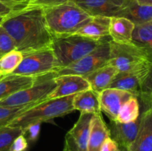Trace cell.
I'll list each match as a JSON object with an SVG mask.
<instances>
[{"mask_svg": "<svg viewBox=\"0 0 152 151\" xmlns=\"http://www.w3.org/2000/svg\"><path fill=\"white\" fill-rule=\"evenodd\" d=\"M1 26L22 54L50 48L53 36L48 29L43 7L40 6L31 4L5 16Z\"/></svg>", "mask_w": 152, "mask_h": 151, "instance_id": "cell-1", "label": "cell"}, {"mask_svg": "<svg viewBox=\"0 0 152 151\" xmlns=\"http://www.w3.org/2000/svg\"><path fill=\"white\" fill-rule=\"evenodd\" d=\"M43 11L48 29L53 37L76 34L92 18L73 0L44 7Z\"/></svg>", "mask_w": 152, "mask_h": 151, "instance_id": "cell-2", "label": "cell"}, {"mask_svg": "<svg viewBox=\"0 0 152 151\" xmlns=\"http://www.w3.org/2000/svg\"><path fill=\"white\" fill-rule=\"evenodd\" d=\"M74 95L65 97L45 99L21 113L7 126L18 127L26 131L28 127L40 124L56 118L62 117L74 111L73 99Z\"/></svg>", "mask_w": 152, "mask_h": 151, "instance_id": "cell-3", "label": "cell"}, {"mask_svg": "<svg viewBox=\"0 0 152 151\" xmlns=\"http://www.w3.org/2000/svg\"><path fill=\"white\" fill-rule=\"evenodd\" d=\"M108 64L118 72L148 74L151 73L152 53L132 42L117 44L110 41Z\"/></svg>", "mask_w": 152, "mask_h": 151, "instance_id": "cell-4", "label": "cell"}, {"mask_svg": "<svg viewBox=\"0 0 152 151\" xmlns=\"http://www.w3.org/2000/svg\"><path fill=\"white\" fill-rule=\"evenodd\" d=\"M102 41L91 39L77 34L53 37L50 48L54 58V71L77 62L94 50Z\"/></svg>", "mask_w": 152, "mask_h": 151, "instance_id": "cell-5", "label": "cell"}, {"mask_svg": "<svg viewBox=\"0 0 152 151\" xmlns=\"http://www.w3.org/2000/svg\"><path fill=\"white\" fill-rule=\"evenodd\" d=\"M56 72L36 77L34 84L28 88L13 93L0 100V107H22L34 105L48 99L56 88L54 77Z\"/></svg>", "mask_w": 152, "mask_h": 151, "instance_id": "cell-6", "label": "cell"}, {"mask_svg": "<svg viewBox=\"0 0 152 151\" xmlns=\"http://www.w3.org/2000/svg\"><path fill=\"white\" fill-rule=\"evenodd\" d=\"M111 39L103 40L96 48L77 62L56 71V76L77 75L84 76L92 71L108 65Z\"/></svg>", "mask_w": 152, "mask_h": 151, "instance_id": "cell-7", "label": "cell"}, {"mask_svg": "<svg viewBox=\"0 0 152 151\" xmlns=\"http://www.w3.org/2000/svg\"><path fill=\"white\" fill-rule=\"evenodd\" d=\"M54 70V58L48 48L23 54L22 62L11 74L37 77Z\"/></svg>", "mask_w": 152, "mask_h": 151, "instance_id": "cell-8", "label": "cell"}, {"mask_svg": "<svg viewBox=\"0 0 152 151\" xmlns=\"http://www.w3.org/2000/svg\"><path fill=\"white\" fill-rule=\"evenodd\" d=\"M91 16L122 17L132 0H73Z\"/></svg>", "mask_w": 152, "mask_h": 151, "instance_id": "cell-9", "label": "cell"}, {"mask_svg": "<svg viewBox=\"0 0 152 151\" xmlns=\"http://www.w3.org/2000/svg\"><path fill=\"white\" fill-rule=\"evenodd\" d=\"M93 115L80 113L77 122L65 135L63 151H87L89 129Z\"/></svg>", "mask_w": 152, "mask_h": 151, "instance_id": "cell-10", "label": "cell"}, {"mask_svg": "<svg viewBox=\"0 0 152 151\" xmlns=\"http://www.w3.org/2000/svg\"><path fill=\"white\" fill-rule=\"evenodd\" d=\"M134 96L124 90L107 88L99 94L100 110L108 116L110 121H116L120 108L129 99Z\"/></svg>", "mask_w": 152, "mask_h": 151, "instance_id": "cell-11", "label": "cell"}, {"mask_svg": "<svg viewBox=\"0 0 152 151\" xmlns=\"http://www.w3.org/2000/svg\"><path fill=\"white\" fill-rule=\"evenodd\" d=\"M54 81L56 84V88L49 95L47 99L72 96L91 88L87 80L81 76H56Z\"/></svg>", "mask_w": 152, "mask_h": 151, "instance_id": "cell-12", "label": "cell"}, {"mask_svg": "<svg viewBox=\"0 0 152 151\" xmlns=\"http://www.w3.org/2000/svg\"><path fill=\"white\" fill-rule=\"evenodd\" d=\"M141 115L137 119L129 123H120L117 121H111L110 136L117 143L120 149L127 150L136 138L140 124Z\"/></svg>", "mask_w": 152, "mask_h": 151, "instance_id": "cell-13", "label": "cell"}, {"mask_svg": "<svg viewBox=\"0 0 152 151\" xmlns=\"http://www.w3.org/2000/svg\"><path fill=\"white\" fill-rule=\"evenodd\" d=\"M136 138L126 151H152V109L144 110Z\"/></svg>", "mask_w": 152, "mask_h": 151, "instance_id": "cell-14", "label": "cell"}, {"mask_svg": "<svg viewBox=\"0 0 152 151\" xmlns=\"http://www.w3.org/2000/svg\"><path fill=\"white\" fill-rule=\"evenodd\" d=\"M111 138L108 127L101 113L94 114L91 120L87 151H100L105 141Z\"/></svg>", "mask_w": 152, "mask_h": 151, "instance_id": "cell-15", "label": "cell"}, {"mask_svg": "<svg viewBox=\"0 0 152 151\" xmlns=\"http://www.w3.org/2000/svg\"><path fill=\"white\" fill-rule=\"evenodd\" d=\"M110 21L111 18L106 16H92L91 19L76 34L98 41L111 38L109 36Z\"/></svg>", "mask_w": 152, "mask_h": 151, "instance_id": "cell-16", "label": "cell"}, {"mask_svg": "<svg viewBox=\"0 0 152 151\" xmlns=\"http://www.w3.org/2000/svg\"><path fill=\"white\" fill-rule=\"evenodd\" d=\"M117 73L118 70L114 66L108 64L83 77L89 83L91 89L99 93L109 87Z\"/></svg>", "mask_w": 152, "mask_h": 151, "instance_id": "cell-17", "label": "cell"}, {"mask_svg": "<svg viewBox=\"0 0 152 151\" xmlns=\"http://www.w3.org/2000/svg\"><path fill=\"white\" fill-rule=\"evenodd\" d=\"M134 27V24L126 18L111 17L109 25L111 40L117 44H129Z\"/></svg>", "mask_w": 152, "mask_h": 151, "instance_id": "cell-18", "label": "cell"}, {"mask_svg": "<svg viewBox=\"0 0 152 151\" xmlns=\"http://www.w3.org/2000/svg\"><path fill=\"white\" fill-rule=\"evenodd\" d=\"M36 77L10 74L0 77V100L13 93L28 88L34 84Z\"/></svg>", "mask_w": 152, "mask_h": 151, "instance_id": "cell-19", "label": "cell"}, {"mask_svg": "<svg viewBox=\"0 0 152 151\" xmlns=\"http://www.w3.org/2000/svg\"><path fill=\"white\" fill-rule=\"evenodd\" d=\"M99 94L91 88L75 94L73 99L74 110H79L80 113L96 114L101 113Z\"/></svg>", "mask_w": 152, "mask_h": 151, "instance_id": "cell-20", "label": "cell"}, {"mask_svg": "<svg viewBox=\"0 0 152 151\" xmlns=\"http://www.w3.org/2000/svg\"><path fill=\"white\" fill-rule=\"evenodd\" d=\"M122 17L129 19L134 25L152 22V6L140 5L132 0L124 10Z\"/></svg>", "mask_w": 152, "mask_h": 151, "instance_id": "cell-21", "label": "cell"}, {"mask_svg": "<svg viewBox=\"0 0 152 151\" xmlns=\"http://www.w3.org/2000/svg\"><path fill=\"white\" fill-rule=\"evenodd\" d=\"M132 42L152 53V22L135 25Z\"/></svg>", "mask_w": 152, "mask_h": 151, "instance_id": "cell-22", "label": "cell"}, {"mask_svg": "<svg viewBox=\"0 0 152 151\" xmlns=\"http://www.w3.org/2000/svg\"><path fill=\"white\" fill-rule=\"evenodd\" d=\"M140 115L139 99L133 96L120 108L116 121L120 123H129L137 119Z\"/></svg>", "mask_w": 152, "mask_h": 151, "instance_id": "cell-23", "label": "cell"}, {"mask_svg": "<svg viewBox=\"0 0 152 151\" xmlns=\"http://www.w3.org/2000/svg\"><path fill=\"white\" fill-rule=\"evenodd\" d=\"M23 59V54L17 50L9 52L0 59V76L11 74Z\"/></svg>", "mask_w": 152, "mask_h": 151, "instance_id": "cell-24", "label": "cell"}, {"mask_svg": "<svg viewBox=\"0 0 152 151\" xmlns=\"http://www.w3.org/2000/svg\"><path fill=\"white\" fill-rule=\"evenodd\" d=\"M21 135H25V131L18 127L5 126L0 128V151H10V147L15 139Z\"/></svg>", "mask_w": 152, "mask_h": 151, "instance_id": "cell-25", "label": "cell"}, {"mask_svg": "<svg viewBox=\"0 0 152 151\" xmlns=\"http://www.w3.org/2000/svg\"><path fill=\"white\" fill-rule=\"evenodd\" d=\"M33 105L22 107H0V128L5 127L9 123L14 119L19 114L24 112Z\"/></svg>", "mask_w": 152, "mask_h": 151, "instance_id": "cell-26", "label": "cell"}, {"mask_svg": "<svg viewBox=\"0 0 152 151\" xmlns=\"http://www.w3.org/2000/svg\"><path fill=\"white\" fill-rule=\"evenodd\" d=\"M13 50H16L13 39L0 25V59Z\"/></svg>", "mask_w": 152, "mask_h": 151, "instance_id": "cell-27", "label": "cell"}, {"mask_svg": "<svg viewBox=\"0 0 152 151\" xmlns=\"http://www.w3.org/2000/svg\"><path fill=\"white\" fill-rule=\"evenodd\" d=\"M0 2L10 7L16 13L31 5V0H0Z\"/></svg>", "mask_w": 152, "mask_h": 151, "instance_id": "cell-28", "label": "cell"}, {"mask_svg": "<svg viewBox=\"0 0 152 151\" xmlns=\"http://www.w3.org/2000/svg\"><path fill=\"white\" fill-rule=\"evenodd\" d=\"M28 147V142L25 135L18 136L10 147V151H26Z\"/></svg>", "mask_w": 152, "mask_h": 151, "instance_id": "cell-29", "label": "cell"}, {"mask_svg": "<svg viewBox=\"0 0 152 151\" xmlns=\"http://www.w3.org/2000/svg\"><path fill=\"white\" fill-rule=\"evenodd\" d=\"M68 0H31L32 5L40 6L42 7H48L61 4Z\"/></svg>", "mask_w": 152, "mask_h": 151, "instance_id": "cell-30", "label": "cell"}, {"mask_svg": "<svg viewBox=\"0 0 152 151\" xmlns=\"http://www.w3.org/2000/svg\"><path fill=\"white\" fill-rule=\"evenodd\" d=\"M100 151H121V149L117 142L111 138H108L102 144Z\"/></svg>", "mask_w": 152, "mask_h": 151, "instance_id": "cell-31", "label": "cell"}, {"mask_svg": "<svg viewBox=\"0 0 152 151\" xmlns=\"http://www.w3.org/2000/svg\"><path fill=\"white\" fill-rule=\"evenodd\" d=\"M39 125L40 124H35V125L31 126L30 127H28V130L25 131V135L26 133H28L29 136H28V139L30 141H34L37 138L39 134Z\"/></svg>", "mask_w": 152, "mask_h": 151, "instance_id": "cell-32", "label": "cell"}, {"mask_svg": "<svg viewBox=\"0 0 152 151\" xmlns=\"http://www.w3.org/2000/svg\"><path fill=\"white\" fill-rule=\"evenodd\" d=\"M13 13H15V12L10 7L0 2V17H5Z\"/></svg>", "mask_w": 152, "mask_h": 151, "instance_id": "cell-33", "label": "cell"}, {"mask_svg": "<svg viewBox=\"0 0 152 151\" xmlns=\"http://www.w3.org/2000/svg\"><path fill=\"white\" fill-rule=\"evenodd\" d=\"M140 5L152 6V0H134Z\"/></svg>", "mask_w": 152, "mask_h": 151, "instance_id": "cell-34", "label": "cell"}, {"mask_svg": "<svg viewBox=\"0 0 152 151\" xmlns=\"http://www.w3.org/2000/svg\"><path fill=\"white\" fill-rule=\"evenodd\" d=\"M4 17H0V25H1V22H2V21H3V19H4Z\"/></svg>", "mask_w": 152, "mask_h": 151, "instance_id": "cell-35", "label": "cell"}, {"mask_svg": "<svg viewBox=\"0 0 152 151\" xmlns=\"http://www.w3.org/2000/svg\"><path fill=\"white\" fill-rule=\"evenodd\" d=\"M121 151H126V149H121Z\"/></svg>", "mask_w": 152, "mask_h": 151, "instance_id": "cell-36", "label": "cell"}, {"mask_svg": "<svg viewBox=\"0 0 152 151\" xmlns=\"http://www.w3.org/2000/svg\"><path fill=\"white\" fill-rule=\"evenodd\" d=\"M0 77H1V76H0Z\"/></svg>", "mask_w": 152, "mask_h": 151, "instance_id": "cell-37", "label": "cell"}]
</instances>
